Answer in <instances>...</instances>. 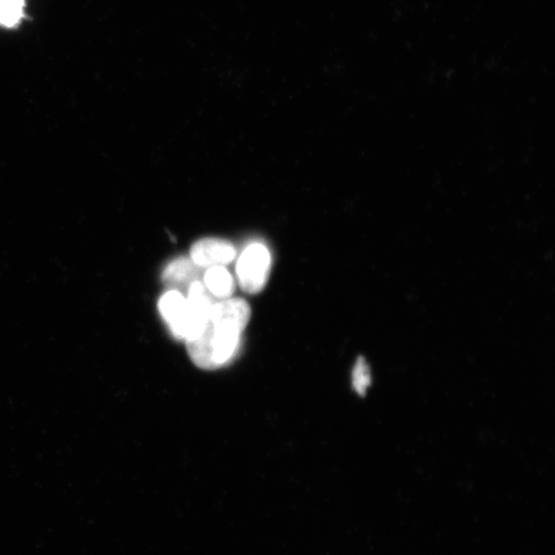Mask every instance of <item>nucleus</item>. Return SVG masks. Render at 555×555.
<instances>
[{"mask_svg": "<svg viewBox=\"0 0 555 555\" xmlns=\"http://www.w3.org/2000/svg\"><path fill=\"white\" fill-rule=\"evenodd\" d=\"M250 317V306L243 299L230 298L215 303L200 335L185 342L193 363L205 370L232 363L240 353L243 332Z\"/></svg>", "mask_w": 555, "mask_h": 555, "instance_id": "f257e3e1", "label": "nucleus"}, {"mask_svg": "<svg viewBox=\"0 0 555 555\" xmlns=\"http://www.w3.org/2000/svg\"><path fill=\"white\" fill-rule=\"evenodd\" d=\"M187 298L190 330L187 341L197 338L206 326L214 303L213 296L201 281L193 282L188 288Z\"/></svg>", "mask_w": 555, "mask_h": 555, "instance_id": "39448f33", "label": "nucleus"}, {"mask_svg": "<svg viewBox=\"0 0 555 555\" xmlns=\"http://www.w3.org/2000/svg\"><path fill=\"white\" fill-rule=\"evenodd\" d=\"M204 285L213 298L220 301L232 298L236 289L233 276L222 266L207 270L204 275Z\"/></svg>", "mask_w": 555, "mask_h": 555, "instance_id": "0eeeda50", "label": "nucleus"}, {"mask_svg": "<svg viewBox=\"0 0 555 555\" xmlns=\"http://www.w3.org/2000/svg\"><path fill=\"white\" fill-rule=\"evenodd\" d=\"M237 251L232 243L216 238H206L196 242L191 249L192 261L202 269L231 264Z\"/></svg>", "mask_w": 555, "mask_h": 555, "instance_id": "20e7f679", "label": "nucleus"}, {"mask_svg": "<svg viewBox=\"0 0 555 555\" xmlns=\"http://www.w3.org/2000/svg\"><path fill=\"white\" fill-rule=\"evenodd\" d=\"M25 0H0V26L17 27L24 18Z\"/></svg>", "mask_w": 555, "mask_h": 555, "instance_id": "6e6552de", "label": "nucleus"}, {"mask_svg": "<svg viewBox=\"0 0 555 555\" xmlns=\"http://www.w3.org/2000/svg\"><path fill=\"white\" fill-rule=\"evenodd\" d=\"M202 268L197 266L192 259L178 257L170 262L163 272V282L171 288L178 290L189 288V286L201 278Z\"/></svg>", "mask_w": 555, "mask_h": 555, "instance_id": "423d86ee", "label": "nucleus"}, {"mask_svg": "<svg viewBox=\"0 0 555 555\" xmlns=\"http://www.w3.org/2000/svg\"><path fill=\"white\" fill-rule=\"evenodd\" d=\"M159 310L172 336L179 341H187L190 330V316L187 298L178 290H170L162 295Z\"/></svg>", "mask_w": 555, "mask_h": 555, "instance_id": "7ed1b4c3", "label": "nucleus"}, {"mask_svg": "<svg viewBox=\"0 0 555 555\" xmlns=\"http://www.w3.org/2000/svg\"><path fill=\"white\" fill-rule=\"evenodd\" d=\"M271 265V253L265 245L248 246L237 264V276L242 290L249 294L264 290L269 280Z\"/></svg>", "mask_w": 555, "mask_h": 555, "instance_id": "f03ea898", "label": "nucleus"}]
</instances>
